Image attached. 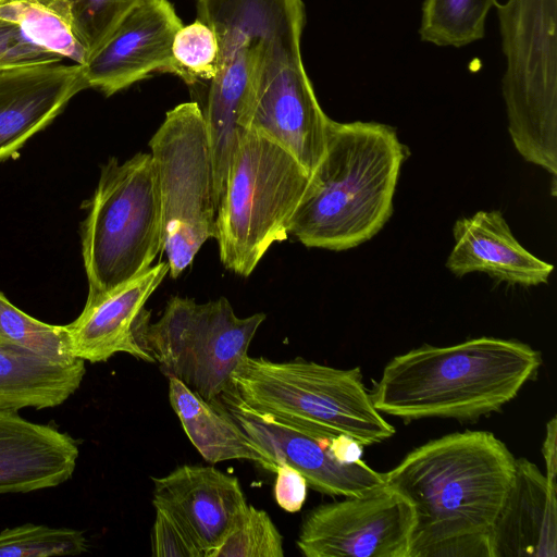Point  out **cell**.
<instances>
[{"instance_id":"cell-1","label":"cell","mask_w":557,"mask_h":557,"mask_svg":"<svg viewBox=\"0 0 557 557\" xmlns=\"http://www.w3.org/2000/svg\"><path fill=\"white\" fill-rule=\"evenodd\" d=\"M541 366V354L516 339L423 345L392 358L370 395L381 413L405 421H472L512 400Z\"/></svg>"},{"instance_id":"cell-2","label":"cell","mask_w":557,"mask_h":557,"mask_svg":"<svg viewBox=\"0 0 557 557\" xmlns=\"http://www.w3.org/2000/svg\"><path fill=\"white\" fill-rule=\"evenodd\" d=\"M515 471L507 445L487 431L450 433L408 453L384 480L413 508L409 557L448 539L487 533Z\"/></svg>"},{"instance_id":"cell-3","label":"cell","mask_w":557,"mask_h":557,"mask_svg":"<svg viewBox=\"0 0 557 557\" xmlns=\"http://www.w3.org/2000/svg\"><path fill=\"white\" fill-rule=\"evenodd\" d=\"M405 158L393 127L330 120L324 154L310 175L289 233L308 248L333 251L369 240L393 213Z\"/></svg>"},{"instance_id":"cell-4","label":"cell","mask_w":557,"mask_h":557,"mask_svg":"<svg viewBox=\"0 0 557 557\" xmlns=\"http://www.w3.org/2000/svg\"><path fill=\"white\" fill-rule=\"evenodd\" d=\"M230 386L248 407L298 426L345 434L362 446L395 434L375 408L359 368L338 369L296 358L245 356Z\"/></svg>"},{"instance_id":"cell-5","label":"cell","mask_w":557,"mask_h":557,"mask_svg":"<svg viewBox=\"0 0 557 557\" xmlns=\"http://www.w3.org/2000/svg\"><path fill=\"white\" fill-rule=\"evenodd\" d=\"M310 174L283 147L247 131L232 157L215 214L223 265L249 276L274 243L287 239Z\"/></svg>"},{"instance_id":"cell-6","label":"cell","mask_w":557,"mask_h":557,"mask_svg":"<svg viewBox=\"0 0 557 557\" xmlns=\"http://www.w3.org/2000/svg\"><path fill=\"white\" fill-rule=\"evenodd\" d=\"M162 251V212L151 154L138 152L123 163L111 158L101 169L82 227L86 302L144 273Z\"/></svg>"},{"instance_id":"cell-7","label":"cell","mask_w":557,"mask_h":557,"mask_svg":"<svg viewBox=\"0 0 557 557\" xmlns=\"http://www.w3.org/2000/svg\"><path fill=\"white\" fill-rule=\"evenodd\" d=\"M506 60L508 132L528 162L557 174V0L495 3Z\"/></svg>"},{"instance_id":"cell-8","label":"cell","mask_w":557,"mask_h":557,"mask_svg":"<svg viewBox=\"0 0 557 557\" xmlns=\"http://www.w3.org/2000/svg\"><path fill=\"white\" fill-rule=\"evenodd\" d=\"M163 224V251L173 278L215 237L216 201L210 145L200 104L168 111L149 141Z\"/></svg>"},{"instance_id":"cell-9","label":"cell","mask_w":557,"mask_h":557,"mask_svg":"<svg viewBox=\"0 0 557 557\" xmlns=\"http://www.w3.org/2000/svg\"><path fill=\"white\" fill-rule=\"evenodd\" d=\"M265 318L262 312L237 317L225 297L198 304L172 296L161 318L150 323L149 351L168 377L212 400L230 386Z\"/></svg>"},{"instance_id":"cell-10","label":"cell","mask_w":557,"mask_h":557,"mask_svg":"<svg viewBox=\"0 0 557 557\" xmlns=\"http://www.w3.org/2000/svg\"><path fill=\"white\" fill-rule=\"evenodd\" d=\"M244 431L277 466L299 471L310 488L331 496H364L385 486L361 460L362 445L345 434L294 425L244 404L231 386L219 396Z\"/></svg>"},{"instance_id":"cell-11","label":"cell","mask_w":557,"mask_h":557,"mask_svg":"<svg viewBox=\"0 0 557 557\" xmlns=\"http://www.w3.org/2000/svg\"><path fill=\"white\" fill-rule=\"evenodd\" d=\"M300 38L271 47L258 77L246 129L287 150L311 175L321 161L330 117L322 110L301 58Z\"/></svg>"},{"instance_id":"cell-12","label":"cell","mask_w":557,"mask_h":557,"mask_svg":"<svg viewBox=\"0 0 557 557\" xmlns=\"http://www.w3.org/2000/svg\"><path fill=\"white\" fill-rule=\"evenodd\" d=\"M413 524L411 504L385 485L310 509L296 544L306 557H409Z\"/></svg>"},{"instance_id":"cell-13","label":"cell","mask_w":557,"mask_h":557,"mask_svg":"<svg viewBox=\"0 0 557 557\" xmlns=\"http://www.w3.org/2000/svg\"><path fill=\"white\" fill-rule=\"evenodd\" d=\"M183 25L169 0L131 9L83 64L88 88L110 97L154 72H169L172 42Z\"/></svg>"},{"instance_id":"cell-14","label":"cell","mask_w":557,"mask_h":557,"mask_svg":"<svg viewBox=\"0 0 557 557\" xmlns=\"http://www.w3.org/2000/svg\"><path fill=\"white\" fill-rule=\"evenodd\" d=\"M160 261L109 295L86 302L79 317L65 325L74 357L102 362L116 352L154 362L148 347L150 311L146 302L169 274Z\"/></svg>"},{"instance_id":"cell-15","label":"cell","mask_w":557,"mask_h":557,"mask_svg":"<svg viewBox=\"0 0 557 557\" xmlns=\"http://www.w3.org/2000/svg\"><path fill=\"white\" fill-rule=\"evenodd\" d=\"M152 483L154 509L171 516L203 557H210L248 506L238 479L212 466L183 465Z\"/></svg>"},{"instance_id":"cell-16","label":"cell","mask_w":557,"mask_h":557,"mask_svg":"<svg viewBox=\"0 0 557 557\" xmlns=\"http://www.w3.org/2000/svg\"><path fill=\"white\" fill-rule=\"evenodd\" d=\"M64 61L0 65V161L16 153L88 88L83 65Z\"/></svg>"},{"instance_id":"cell-17","label":"cell","mask_w":557,"mask_h":557,"mask_svg":"<svg viewBox=\"0 0 557 557\" xmlns=\"http://www.w3.org/2000/svg\"><path fill=\"white\" fill-rule=\"evenodd\" d=\"M557 488L525 458L490 530L491 557L557 556Z\"/></svg>"},{"instance_id":"cell-18","label":"cell","mask_w":557,"mask_h":557,"mask_svg":"<svg viewBox=\"0 0 557 557\" xmlns=\"http://www.w3.org/2000/svg\"><path fill=\"white\" fill-rule=\"evenodd\" d=\"M77 458L70 435L0 409V494L58 486L71 479Z\"/></svg>"},{"instance_id":"cell-19","label":"cell","mask_w":557,"mask_h":557,"mask_svg":"<svg viewBox=\"0 0 557 557\" xmlns=\"http://www.w3.org/2000/svg\"><path fill=\"white\" fill-rule=\"evenodd\" d=\"M453 236L446 268L456 276L482 272L499 282L529 287L546 284L553 272V264L518 243L499 211H478L458 219Z\"/></svg>"},{"instance_id":"cell-20","label":"cell","mask_w":557,"mask_h":557,"mask_svg":"<svg viewBox=\"0 0 557 557\" xmlns=\"http://www.w3.org/2000/svg\"><path fill=\"white\" fill-rule=\"evenodd\" d=\"M169 401L187 437L207 462L248 460L276 472L274 458L244 431L219 397L206 400L171 376Z\"/></svg>"},{"instance_id":"cell-21","label":"cell","mask_w":557,"mask_h":557,"mask_svg":"<svg viewBox=\"0 0 557 557\" xmlns=\"http://www.w3.org/2000/svg\"><path fill=\"white\" fill-rule=\"evenodd\" d=\"M85 371L81 358L57 363L0 341V409L57 407L77 391Z\"/></svg>"},{"instance_id":"cell-22","label":"cell","mask_w":557,"mask_h":557,"mask_svg":"<svg viewBox=\"0 0 557 557\" xmlns=\"http://www.w3.org/2000/svg\"><path fill=\"white\" fill-rule=\"evenodd\" d=\"M0 18L20 27L32 42L70 62L84 64L86 50L74 35L69 20L44 0L0 2Z\"/></svg>"},{"instance_id":"cell-23","label":"cell","mask_w":557,"mask_h":557,"mask_svg":"<svg viewBox=\"0 0 557 557\" xmlns=\"http://www.w3.org/2000/svg\"><path fill=\"white\" fill-rule=\"evenodd\" d=\"M496 0H424L419 35L438 47H463L484 37Z\"/></svg>"},{"instance_id":"cell-24","label":"cell","mask_w":557,"mask_h":557,"mask_svg":"<svg viewBox=\"0 0 557 557\" xmlns=\"http://www.w3.org/2000/svg\"><path fill=\"white\" fill-rule=\"evenodd\" d=\"M0 341L50 361L69 364L74 357L65 325L41 322L12 305L0 292Z\"/></svg>"},{"instance_id":"cell-25","label":"cell","mask_w":557,"mask_h":557,"mask_svg":"<svg viewBox=\"0 0 557 557\" xmlns=\"http://www.w3.org/2000/svg\"><path fill=\"white\" fill-rule=\"evenodd\" d=\"M219 41L213 28L196 17L182 25L172 42V63L169 73L186 84L210 82L218 70Z\"/></svg>"},{"instance_id":"cell-26","label":"cell","mask_w":557,"mask_h":557,"mask_svg":"<svg viewBox=\"0 0 557 557\" xmlns=\"http://www.w3.org/2000/svg\"><path fill=\"white\" fill-rule=\"evenodd\" d=\"M45 1L69 20L88 57L108 38L126 13L144 0Z\"/></svg>"},{"instance_id":"cell-27","label":"cell","mask_w":557,"mask_h":557,"mask_svg":"<svg viewBox=\"0 0 557 557\" xmlns=\"http://www.w3.org/2000/svg\"><path fill=\"white\" fill-rule=\"evenodd\" d=\"M87 549L84 533L74 529L26 523L0 532V557L78 555Z\"/></svg>"},{"instance_id":"cell-28","label":"cell","mask_w":557,"mask_h":557,"mask_svg":"<svg viewBox=\"0 0 557 557\" xmlns=\"http://www.w3.org/2000/svg\"><path fill=\"white\" fill-rule=\"evenodd\" d=\"M283 536L269 513L252 505L210 557H283Z\"/></svg>"},{"instance_id":"cell-29","label":"cell","mask_w":557,"mask_h":557,"mask_svg":"<svg viewBox=\"0 0 557 557\" xmlns=\"http://www.w3.org/2000/svg\"><path fill=\"white\" fill-rule=\"evenodd\" d=\"M150 540L151 555L156 557H203L183 528L160 509H156Z\"/></svg>"},{"instance_id":"cell-30","label":"cell","mask_w":557,"mask_h":557,"mask_svg":"<svg viewBox=\"0 0 557 557\" xmlns=\"http://www.w3.org/2000/svg\"><path fill=\"white\" fill-rule=\"evenodd\" d=\"M63 59L24 36L20 27L0 18V65Z\"/></svg>"},{"instance_id":"cell-31","label":"cell","mask_w":557,"mask_h":557,"mask_svg":"<svg viewBox=\"0 0 557 557\" xmlns=\"http://www.w3.org/2000/svg\"><path fill=\"white\" fill-rule=\"evenodd\" d=\"M275 474L274 498L277 505L287 512L299 511L307 497L306 479L287 463H280Z\"/></svg>"},{"instance_id":"cell-32","label":"cell","mask_w":557,"mask_h":557,"mask_svg":"<svg viewBox=\"0 0 557 557\" xmlns=\"http://www.w3.org/2000/svg\"><path fill=\"white\" fill-rule=\"evenodd\" d=\"M491 557L487 533L466 534L438 542L429 547L422 557Z\"/></svg>"},{"instance_id":"cell-33","label":"cell","mask_w":557,"mask_h":557,"mask_svg":"<svg viewBox=\"0 0 557 557\" xmlns=\"http://www.w3.org/2000/svg\"><path fill=\"white\" fill-rule=\"evenodd\" d=\"M557 420L553 417L546 424L545 437L543 441L542 453L545 462L546 472L544 473L549 484L557 488V449L556 431Z\"/></svg>"},{"instance_id":"cell-34","label":"cell","mask_w":557,"mask_h":557,"mask_svg":"<svg viewBox=\"0 0 557 557\" xmlns=\"http://www.w3.org/2000/svg\"><path fill=\"white\" fill-rule=\"evenodd\" d=\"M3 1H11V0H3ZM45 1V0H44Z\"/></svg>"},{"instance_id":"cell-35","label":"cell","mask_w":557,"mask_h":557,"mask_svg":"<svg viewBox=\"0 0 557 557\" xmlns=\"http://www.w3.org/2000/svg\"><path fill=\"white\" fill-rule=\"evenodd\" d=\"M3 0H0V2H2Z\"/></svg>"}]
</instances>
